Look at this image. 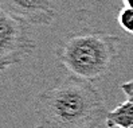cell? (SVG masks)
<instances>
[{"instance_id": "obj_1", "label": "cell", "mask_w": 133, "mask_h": 128, "mask_svg": "<svg viewBox=\"0 0 133 128\" xmlns=\"http://www.w3.org/2000/svg\"><path fill=\"white\" fill-rule=\"evenodd\" d=\"M108 108L93 81L69 74L35 100V128H98Z\"/></svg>"}, {"instance_id": "obj_2", "label": "cell", "mask_w": 133, "mask_h": 128, "mask_svg": "<svg viewBox=\"0 0 133 128\" xmlns=\"http://www.w3.org/2000/svg\"><path fill=\"white\" fill-rule=\"evenodd\" d=\"M120 43L117 35L102 30L74 31L59 42L55 58L70 74L96 81L112 71L118 58Z\"/></svg>"}, {"instance_id": "obj_3", "label": "cell", "mask_w": 133, "mask_h": 128, "mask_svg": "<svg viewBox=\"0 0 133 128\" xmlns=\"http://www.w3.org/2000/svg\"><path fill=\"white\" fill-rule=\"evenodd\" d=\"M30 25L0 5V71L27 59L35 50Z\"/></svg>"}, {"instance_id": "obj_4", "label": "cell", "mask_w": 133, "mask_h": 128, "mask_svg": "<svg viewBox=\"0 0 133 128\" xmlns=\"http://www.w3.org/2000/svg\"><path fill=\"white\" fill-rule=\"evenodd\" d=\"M59 0H0V5L30 26H50Z\"/></svg>"}, {"instance_id": "obj_5", "label": "cell", "mask_w": 133, "mask_h": 128, "mask_svg": "<svg viewBox=\"0 0 133 128\" xmlns=\"http://www.w3.org/2000/svg\"><path fill=\"white\" fill-rule=\"evenodd\" d=\"M106 125L109 128L113 127H122L128 128L133 125V104L130 101H125L116 107L113 111L108 113Z\"/></svg>"}, {"instance_id": "obj_6", "label": "cell", "mask_w": 133, "mask_h": 128, "mask_svg": "<svg viewBox=\"0 0 133 128\" xmlns=\"http://www.w3.org/2000/svg\"><path fill=\"white\" fill-rule=\"evenodd\" d=\"M117 22L125 33L133 35V8L130 7L121 8L117 15Z\"/></svg>"}, {"instance_id": "obj_7", "label": "cell", "mask_w": 133, "mask_h": 128, "mask_svg": "<svg viewBox=\"0 0 133 128\" xmlns=\"http://www.w3.org/2000/svg\"><path fill=\"white\" fill-rule=\"evenodd\" d=\"M121 89L125 93V96H127L128 101H130L133 104V80H130V81H128V82L121 84Z\"/></svg>"}, {"instance_id": "obj_8", "label": "cell", "mask_w": 133, "mask_h": 128, "mask_svg": "<svg viewBox=\"0 0 133 128\" xmlns=\"http://www.w3.org/2000/svg\"><path fill=\"white\" fill-rule=\"evenodd\" d=\"M125 7H130V8H133V0H122Z\"/></svg>"}, {"instance_id": "obj_9", "label": "cell", "mask_w": 133, "mask_h": 128, "mask_svg": "<svg viewBox=\"0 0 133 128\" xmlns=\"http://www.w3.org/2000/svg\"><path fill=\"white\" fill-rule=\"evenodd\" d=\"M128 128H133V125H132V127H128Z\"/></svg>"}]
</instances>
